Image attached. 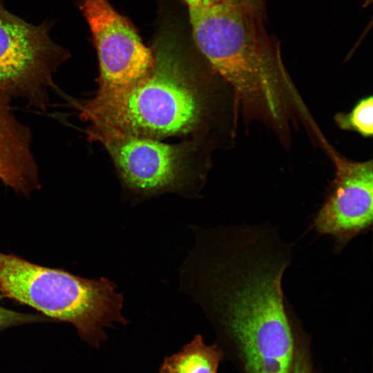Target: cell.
<instances>
[{
	"mask_svg": "<svg viewBox=\"0 0 373 373\" xmlns=\"http://www.w3.org/2000/svg\"><path fill=\"white\" fill-rule=\"evenodd\" d=\"M294 245L269 224L218 227L183 265L184 286L247 373H291L297 339L282 279Z\"/></svg>",
	"mask_w": 373,
	"mask_h": 373,
	"instance_id": "1",
	"label": "cell"
},
{
	"mask_svg": "<svg viewBox=\"0 0 373 373\" xmlns=\"http://www.w3.org/2000/svg\"><path fill=\"white\" fill-rule=\"evenodd\" d=\"M152 51L153 66L145 77L125 89L97 91L80 118L157 140L191 135L196 141L213 128L234 135L238 108L230 86L200 65L175 32L159 35Z\"/></svg>",
	"mask_w": 373,
	"mask_h": 373,
	"instance_id": "2",
	"label": "cell"
},
{
	"mask_svg": "<svg viewBox=\"0 0 373 373\" xmlns=\"http://www.w3.org/2000/svg\"><path fill=\"white\" fill-rule=\"evenodd\" d=\"M0 296L70 323L81 339L96 348L107 338L105 327L128 323L122 313L123 295L108 278H85L1 252Z\"/></svg>",
	"mask_w": 373,
	"mask_h": 373,
	"instance_id": "3",
	"label": "cell"
},
{
	"mask_svg": "<svg viewBox=\"0 0 373 373\" xmlns=\"http://www.w3.org/2000/svg\"><path fill=\"white\" fill-rule=\"evenodd\" d=\"M86 132L106 149L124 185L137 195L186 193L202 182L207 167L200 164L201 143L169 144L99 126L88 125Z\"/></svg>",
	"mask_w": 373,
	"mask_h": 373,
	"instance_id": "4",
	"label": "cell"
},
{
	"mask_svg": "<svg viewBox=\"0 0 373 373\" xmlns=\"http://www.w3.org/2000/svg\"><path fill=\"white\" fill-rule=\"evenodd\" d=\"M50 26L30 24L0 0V94L46 110L53 76L69 52L50 37Z\"/></svg>",
	"mask_w": 373,
	"mask_h": 373,
	"instance_id": "5",
	"label": "cell"
},
{
	"mask_svg": "<svg viewBox=\"0 0 373 373\" xmlns=\"http://www.w3.org/2000/svg\"><path fill=\"white\" fill-rule=\"evenodd\" d=\"M89 26L99 62L97 91L132 86L152 69L153 51L131 23L108 0H81L77 4Z\"/></svg>",
	"mask_w": 373,
	"mask_h": 373,
	"instance_id": "6",
	"label": "cell"
},
{
	"mask_svg": "<svg viewBox=\"0 0 373 373\" xmlns=\"http://www.w3.org/2000/svg\"><path fill=\"white\" fill-rule=\"evenodd\" d=\"M334 166V178L312 227L334 238L337 249L372 228V160L354 161L340 155L328 142L324 146Z\"/></svg>",
	"mask_w": 373,
	"mask_h": 373,
	"instance_id": "7",
	"label": "cell"
},
{
	"mask_svg": "<svg viewBox=\"0 0 373 373\" xmlns=\"http://www.w3.org/2000/svg\"><path fill=\"white\" fill-rule=\"evenodd\" d=\"M10 102L0 94V181L27 196L41 187L39 169L31 151L30 128L12 113Z\"/></svg>",
	"mask_w": 373,
	"mask_h": 373,
	"instance_id": "8",
	"label": "cell"
},
{
	"mask_svg": "<svg viewBox=\"0 0 373 373\" xmlns=\"http://www.w3.org/2000/svg\"><path fill=\"white\" fill-rule=\"evenodd\" d=\"M222 358L217 345H207L202 335L196 334L178 352L164 358L159 373H218Z\"/></svg>",
	"mask_w": 373,
	"mask_h": 373,
	"instance_id": "9",
	"label": "cell"
},
{
	"mask_svg": "<svg viewBox=\"0 0 373 373\" xmlns=\"http://www.w3.org/2000/svg\"><path fill=\"white\" fill-rule=\"evenodd\" d=\"M334 122L342 130L358 133L363 137H371L373 133L372 97L361 98L348 113H337Z\"/></svg>",
	"mask_w": 373,
	"mask_h": 373,
	"instance_id": "10",
	"label": "cell"
},
{
	"mask_svg": "<svg viewBox=\"0 0 373 373\" xmlns=\"http://www.w3.org/2000/svg\"><path fill=\"white\" fill-rule=\"evenodd\" d=\"M186 7L190 26L198 24L213 11L227 6H240L262 15L263 0H182Z\"/></svg>",
	"mask_w": 373,
	"mask_h": 373,
	"instance_id": "11",
	"label": "cell"
},
{
	"mask_svg": "<svg viewBox=\"0 0 373 373\" xmlns=\"http://www.w3.org/2000/svg\"><path fill=\"white\" fill-rule=\"evenodd\" d=\"M47 320L45 316L20 313L0 305V332L9 327L40 323Z\"/></svg>",
	"mask_w": 373,
	"mask_h": 373,
	"instance_id": "12",
	"label": "cell"
},
{
	"mask_svg": "<svg viewBox=\"0 0 373 373\" xmlns=\"http://www.w3.org/2000/svg\"><path fill=\"white\" fill-rule=\"evenodd\" d=\"M291 373H312L307 353L301 347H297Z\"/></svg>",
	"mask_w": 373,
	"mask_h": 373,
	"instance_id": "13",
	"label": "cell"
}]
</instances>
